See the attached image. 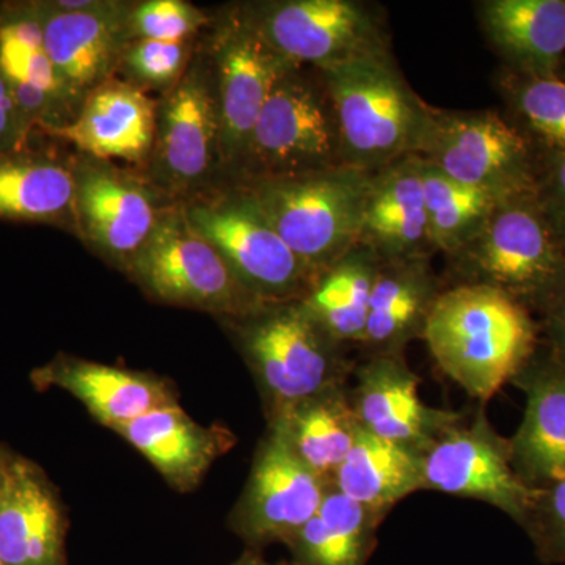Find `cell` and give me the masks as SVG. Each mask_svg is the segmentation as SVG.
Listing matches in <instances>:
<instances>
[{
	"label": "cell",
	"instance_id": "6da1fadb",
	"mask_svg": "<svg viewBox=\"0 0 565 565\" xmlns=\"http://www.w3.org/2000/svg\"><path fill=\"white\" fill-rule=\"evenodd\" d=\"M537 334L525 305L493 286L468 282L438 292L422 337L438 367L484 405L533 360Z\"/></svg>",
	"mask_w": 565,
	"mask_h": 565
},
{
	"label": "cell",
	"instance_id": "7a4b0ae2",
	"mask_svg": "<svg viewBox=\"0 0 565 565\" xmlns=\"http://www.w3.org/2000/svg\"><path fill=\"white\" fill-rule=\"evenodd\" d=\"M371 173L338 167L258 180L247 195L316 281L360 244Z\"/></svg>",
	"mask_w": 565,
	"mask_h": 565
},
{
	"label": "cell",
	"instance_id": "3957f363",
	"mask_svg": "<svg viewBox=\"0 0 565 565\" xmlns=\"http://www.w3.org/2000/svg\"><path fill=\"white\" fill-rule=\"evenodd\" d=\"M321 73L344 166L371 173L415 154L427 107L408 90L388 52Z\"/></svg>",
	"mask_w": 565,
	"mask_h": 565
},
{
	"label": "cell",
	"instance_id": "277c9868",
	"mask_svg": "<svg viewBox=\"0 0 565 565\" xmlns=\"http://www.w3.org/2000/svg\"><path fill=\"white\" fill-rule=\"evenodd\" d=\"M233 321L269 422L308 397L348 385L355 366L300 300L264 305Z\"/></svg>",
	"mask_w": 565,
	"mask_h": 565
},
{
	"label": "cell",
	"instance_id": "5b68a950",
	"mask_svg": "<svg viewBox=\"0 0 565 565\" xmlns=\"http://www.w3.org/2000/svg\"><path fill=\"white\" fill-rule=\"evenodd\" d=\"M126 273L151 299L239 319L263 303L245 291L222 256L196 233L184 207L163 210Z\"/></svg>",
	"mask_w": 565,
	"mask_h": 565
},
{
	"label": "cell",
	"instance_id": "8992f818",
	"mask_svg": "<svg viewBox=\"0 0 565 565\" xmlns=\"http://www.w3.org/2000/svg\"><path fill=\"white\" fill-rule=\"evenodd\" d=\"M343 166L329 95L292 66L275 84L259 111L243 169L258 181L302 177Z\"/></svg>",
	"mask_w": 565,
	"mask_h": 565
},
{
	"label": "cell",
	"instance_id": "52a82bcc",
	"mask_svg": "<svg viewBox=\"0 0 565 565\" xmlns=\"http://www.w3.org/2000/svg\"><path fill=\"white\" fill-rule=\"evenodd\" d=\"M184 214L256 302H296L313 288V275L256 210L247 192L195 200L184 207Z\"/></svg>",
	"mask_w": 565,
	"mask_h": 565
},
{
	"label": "cell",
	"instance_id": "ba28073f",
	"mask_svg": "<svg viewBox=\"0 0 565 565\" xmlns=\"http://www.w3.org/2000/svg\"><path fill=\"white\" fill-rule=\"evenodd\" d=\"M556 233L527 195L498 203L465 248L476 282L501 289L526 308L544 310L565 282V253Z\"/></svg>",
	"mask_w": 565,
	"mask_h": 565
},
{
	"label": "cell",
	"instance_id": "9c48e42d",
	"mask_svg": "<svg viewBox=\"0 0 565 565\" xmlns=\"http://www.w3.org/2000/svg\"><path fill=\"white\" fill-rule=\"evenodd\" d=\"M415 158L460 184L490 193L498 202L530 195L526 141L493 111L427 109Z\"/></svg>",
	"mask_w": 565,
	"mask_h": 565
},
{
	"label": "cell",
	"instance_id": "30bf717a",
	"mask_svg": "<svg viewBox=\"0 0 565 565\" xmlns=\"http://www.w3.org/2000/svg\"><path fill=\"white\" fill-rule=\"evenodd\" d=\"M152 188L188 196L222 167L221 115L214 71L195 58L158 107L154 147L148 162Z\"/></svg>",
	"mask_w": 565,
	"mask_h": 565
},
{
	"label": "cell",
	"instance_id": "8fae6325",
	"mask_svg": "<svg viewBox=\"0 0 565 565\" xmlns=\"http://www.w3.org/2000/svg\"><path fill=\"white\" fill-rule=\"evenodd\" d=\"M424 490L482 501L525 525L537 489L515 473L508 438L493 429L484 408L459 419L423 456Z\"/></svg>",
	"mask_w": 565,
	"mask_h": 565
},
{
	"label": "cell",
	"instance_id": "7c38bea8",
	"mask_svg": "<svg viewBox=\"0 0 565 565\" xmlns=\"http://www.w3.org/2000/svg\"><path fill=\"white\" fill-rule=\"evenodd\" d=\"M211 57L221 115L222 167H243L259 111L292 65L264 39L250 9L233 11L215 29Z\"/></svg>",
	"mask_w": 565,
	"mask_h": 565
},
{
	"label": "cell",
	"instance_id": "4fadbf2b",
	"mask_svg": "<svg viewBox=\"0 0 565 565\" xmlns=\"http://www.w3.org/2000/svg\"><path fill=\"white\" fill-rule=\"evenodd\" d=\"M250 11L267 43L296 68L322 71L386 54L377 22L349 0H286Z\"/></svg>",
	"mask_w": 565,
	"mask_h": 565
},
{
	"label": "cell",
	"instance_id": "5bb4252c",
	"mask_svg": "<svg viewBox=\"0 0 565 565\" xmlns=\"http://www.w3.org/2000/svg\"><path fill=\"white\" fill-rule=\"evenodd\" d=\"M330 487L269 427L256 449L247 486L234 508V533L253 548L275 542L288 544L318 514Z\"/></svg>",
	"mask_w": 565,
	"mask_h": 565
},
{
	"label": "cell",
	"instance_id": "9a60e30c",
	"mask_svg": "<svg viewBox=\"0 0 565 565\" xmlns=\"http://www.w3.org/2000/svg\"><path fill=\"white\" fill-rule=\"evenodd\" d=\"M73 163L74 225L104 258L128 269L162 211L151 185L98 159Z\"/></svg>",
	"mask_w": 565,
	"mask_h": 565
},
{
	"label": "cell",
	"instance_id": "2e32d148",
	"mask_svg": "<svg viewBox=\"0 0 565 565\" xmlns=\"http://www.w3.org/2000/svg\"><path fill=\"white\" fill-rule=\"evenodd\" d=\"M355 386L349 390L353 411L366 433L412 451L424 452L455 426L462 415L424 404L418 375L403 353L370 355L353 367Z\"/></svg>",
	"mask_w": 565,
	"mask_h": 565
},
{
	"label": "cell",
	"instance_id": "e0dca14e",
	"mask_svg": "<svg viewBox=\"0 0 565 565\" xmlns=\"http://www.w3.org/2000/svg\"><path fill=\"white\" fill-rule=\"evenodd\" d=\"M0 74L32 131L51 132L68 125L84 103L58 76L47 54L39 2L0 7Z\"/></svg>",
	"mask_w": 565,
	"mask_h": 565
},
{
	"label": "cell",
	"instance_id": "ac0fdd59",
	"mask_svg": "<svg viewBox=\"0 0 565 565\" xmlns=\"http://www.w3.org/2000/svg\"><path fill=\"white\" fill-rule=\"evenodd\" d=\"M39 7L47 54L58 76L84 102L121 65L132 41L131 9L115 2H96L77 11L57 9L52 2H39Z\"/></svg>",
	"mask_w": 565,
	"mask_h": 565
},
{
	"label": "cell",
	"instance_id": "d6986e66",
	"mask_svg": "<svg viewBox=\"0 0 565 565\" xmlns=\"http://www.w3.org/2000/svg\"><path fill=\"white\" fill-rule=\"evenodd\" d=\"M61 498L39 465L11 455L0 476L2 565H65Z\"/></svg>",
	"mask_w": 565,
	"mask_h": 565
},
{
	"label": "cell",
	"instance_id": "ffe728a7",
	"mask_svg": "<svg viewBox=\"0 0 565 565\" xmlns=\"http://www.w3.org/2000/svg\"><path fill=\"white\" fill-rule=\"evenodd\" d=\"M158 107L139 85L110 79L85 96L73 121L47 134L70 141L88 158L147 167Z\"/></svg>",
	"mask_w": 565,
	"mask_h": 565
},
{
	"label": "cell",
	"instance_id": "44dd1931",
	"mask_svg": "<svg viewBox=\"0 0 565 565\" xmlns=\"http://www.w3.org/2000/svg\"><path fill=\"white\" fill-rule=\"evenodd\" d=\"M512 384L525 394L522 422L508 438L512 465L527 487L544 489L565 478V370L537 351Z\"/></svg>",
	"mask_w": 565,
	"mask_h": 565
},
{
	"label": "cell",
	"instance_id": "7402d4cb",
	"mask_svg": "<svg viewBox=\"0 0 565 565\" xmlns=\"http://www.w3.org/2000/svg\"><path fill=\"white\" fill-rule=\"evenodd\" d=\"M31 377L36 388L55 386L73 394L96 422L111 430L156 408L178 404L172 386L162 379L65 353L36 367Z\"/></svg>",
	"mask_w": 565,
	"mask_h": 565
},
{
	"label": "cell",
	"instance_id": "603a6c76",
	"mask_svg": "<svg viewBox=\"0 0 565 565\" xmlns=\"http://www.w3.org/2000/svg\"><path fill=\"white\" fill-rule=\"evenodd\" d=\"M114 430L178 492L196 489L212 463L236 444L230 430L200 426L178 404L156 408Z\"/></svg>",
	"mask_w": 565,
	"mask_h": 565
},
{
	"label": "cell",
	"instance_id": "cb8c5ba5",
	"mask_svg": "<svg viewBox=\"0 0 565 565\" xmlns=\"http://www.w3.org/2000/svg\"><path fill=\"white\" fill-rule=\"evenodd\" d=\"M479 11L505 61L531 77L555 76L565 54V0H489Z\"/></svg>",
	"mask_w": 565,
	"mask_h": 565
},
{
	"label": "cell",
	"instance_id": "d4e9b609",
	"mask_svg": "<svg viewBox=\"0 0 565 565\" xmlns=\"http://www.w3.org/2000/svg\"><path fill=\"white\" fill-rule=\"evenodd\" d=\"M360 244L388 262L422 258L430 239L418 158L374 178Z\"/></svg>",
	"mask_w": 565,
	"mask_h": 565
},
{
	"label": "cell",
	"instance_id": "484cf974",
	"mask_svg": "<svg viewBox=\"0 0 565 565\" xmlns=\"http://www.w3.org/2000/svg\"><path fill=\"white\" fill-rule=\"evenodd\" d=\"M294 455L323 481L333 476L349 456L360 426L348 386H334L308 397L269 422Z\"/></svg>",
	"mask_w": 565,
	"mask_h": 565
},
{
	"label": "cell",
	"instance_id": "4316f807",
	"mask_svg": "<svg viewBox=\"0 0 565 565\" xmlns=\"http://www.w3.org/2000/svg\"><path fill=\"white\" fill-rule=\"evenodd\" d=\"M437 296L419 258L379 264L362 340L370 355L403 353L412 338L422 337Z\"/></svg>",
	"mask_w": 565,
	"mask_h": 565
},
{
	"label": "cell",
	"instance_id": "83f0119b",
	"mask_svg": "<svg viewBox=\"0 0 565 565\" xmlns=\"http://www.w3.org/2000/svg\"><path fill=\"white\" fill-rule=\"evenodd\" d=\"M332 486L385 519L394 505L424 490L423 455L362 429Z\"/></svg>",
	"mask_w": 565,
	"mask_h": 565
},
{
	"label": "cell",
	"instance_id": "f1b7e54d",
	"mask_svg": "<svg viewBox=\"0 0 565 565\" xmlns=\"http://www.w3.org/2000/svg\"><path fill=\"white\" fill-rule=\"evenodd\" d=\"M0 218L74 223L73 166L29 148L0 152Z\"/></svg>",
	"mask_w": 565,
	"mask_h": 565
},
{
	"label": "cell",
	"instance_id": "f546056e",
	"mask_svg": "<svg viewBox=\"0 0 565 565\" xmlns=\"http://www.w3.org/2000/svg\"><path fill=\"white\" fill-rule=\"evenodd\" d=\"M382 522L332 486L318 514L286 545L299 565H367Z\"/></svg>",
	"mask_w": 565,
	"mask_h": 565
},
{
	"label": "cell",
	"instance_id": "4dcf8cb0",
	"mask_svg": "<svg viewBox=\"0 0 565 565\" xmlns=\"http://www.w3.org/2000/svg\"><path fill=\"white\" fill-rule=\"evenodd\" d=\"M377 270L374 252L353 248L315 282L300 302L334 341L362 344Z\"/></svg>",
	"mask_w": 565,
	"mask_h": 565
},
{
	"label": "cell",
	"instance_id": "1f68e13d",
	"mask_svg": "<svg viewBox=\"0 0 565 565\" xmlns=\"http://www.w3.org/2000/svg\"><path fill=\"white\" fill-rule=\"evenodd\" d=\"M418 161L430 245L448 253L463 252L500 202L490 193L451 180L429 162Z\"/></svg>",
	"mask_w": 565,
	"mask_h": 565
},
{
	"label": "cell",
	"instance_id": "d6a6232c",
	"mask_svg": "<svg viewBox=\"0 0 565 565\" xmlns=\"http://www.w3.org/2000/svg\"><path fill=\"white\" fill-rule=\"evenodd\" d=\"M210 18L192 3L182 0H148L132 7L129 13L131 40L189 41Z\"/></svg>",
	"mask_w": 565,
	"mask_h": 565
},
{
	"label": "cell",
	"instance_id": "836d02e7",
	"mask_svg": "<svg viewBox=\"0 0 565 565\" xmlns=\"http://www.w3.org/2000/svg\"><path fill=\"white\" fill-rule=\"evenodd\" d=\"M516 107L548 147L565 154V81L527 76L516 92Z\"/></svg>",
	"mask_w": 565,
	"mask_h": 565
},
{
	"label": "cell",
	"instance_id": "e575fe53",
	"mask_svg": "<svg viewBox=\"0 0 565 565\" xmlns=\"http://www.w3.org/2000/svg\"><path fill=\"white\" fill-rule=\"evenodd\" d=\"M189 41L132 40L122 54L121 63L136 85L170 88L188 70Z\"/></svg>",
	"mask_w": 565,
	"mask_h": 565
},
{
	"label": "cell",
	"instance_id": "d590c367",
	"mask_svg": "<svg viewBox=\"0 0 565 565\" xmlns=\"http://www.w3.org/2000/svg\"><path fill=\"white\" fill-rule=\"evenodd\" d=\"M535 555L544 564H565V478L537 489L525 525Z\"/></svg>",
	"mask_w": 565,
	"mask_h": 565
},
{
	"label": "cell",
	"instance_id": "8d00e7d4",
	"mask_svg": "<svg viewBox=\"0 0 565 565\" xmlns=\"http://www.w3.org/2000/svg\"><path fill=\"white\" fill-rule=\"evenodd\" d=\"M32 129L22 120L14 106L9 87L0 74V152L18 151L28 148Z\"/></svg>",
	"mask_w": 565,
	"mask_h": 565
},
{
	"label": "cell",
	"instance_id": "74e56055",
	"mask_svg": "<svg viewBox=\"0 0 565 565\" xmlns=\"http://www.w3.org/2000/svg\"><path fill=\"white\" fill-rule=\"evenodd\" d=\"M546 355L565 370V282L544 307Z\"/></svg>",
	"mask_w": 565,
	"mask_h": 565
},
{
	"label": "cell",
	"instance_id": "f35d334b",
	"mask_svg": "<svg viewBox=\"0 0 565 565\" xmlns=\"http://www.w3.org/2000/svg\"><path fill=\"white\" fill-rule=\"evenodd\" d=\"M548 181L550 222L556 232L565 234V154L556 152Z\"/></svg>",
	"mask_w": 565,
	"mask_h": 565
},
{
	"label": "cell",
	"instance_id": "ab89813d",
	"mask_svg": "<svg viewBox=\"0 0 565 565\" xmlns=\"http://www.w3.org/2000/svg\"><path fill=\"white\" fill-rule=\"evenodd\" d=\"M230 565H291V563H269V561L264 559L259 553L256 552H247L243 557H239V559L234 561L233 564Z\"/></svg>",
	"mask_w": 565,
	"mask_h": 565
},
{
	"label": "cell",
	"instance_id": "60d3db41",
	"mask_svg": "<svg viewBox=\"0 0 565 565\" xmlns=\"http://www.w3.org/2000/svg\"><path fill=\"white\" fill-rule=\"evenodd\" d=\"M11 457V452L7 448H2L0 446V476H2L3 470H6L7 463H9Z\"/></svg>",
	"mask_w": 565,
	"mask_h": 565
},
{
	"label": "cell",
	"instance_id": "b9f144b4",
	"mask_svg": "<svg viewBox=\"0 0 565 565\" xmlns=\"http://www.w3.org/2000/svg\"><path fill=\"white\" fill-rule=\"evenodd\" d=\"M291 565H299V564H297V563H294V561H292Z\"/></svg>",
	"mask_w": 565,
	"mask_h": 565
},
{
	"label": "cell",
	"instance_id": "7bdbcfd3",
	"mask_svg": "<svg viewBox=\"0 0 565 565\" xmlns=\"http://www.w3.org/2000/svg\"><path fill=\"white\" fill-rule=\"evenodd\" d=\"M0 565H2V561H0Z\"/></svg>",
	"mask_w": 565,
	"mask_h": 565
}]
</instances>
